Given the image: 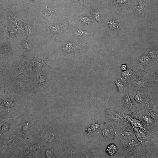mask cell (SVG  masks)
I'll return each instance as SVG.
<instances>
[{
    "instance_id": "cell-1",
    "label": "cell",
    "mask_w": 158,
    "mask_h": 158,
    "mask_svg": "<svg viewBox=\"0 0 158 158\" xmlns=\"http://www.w3.org/2000/svg\"><path fill=\"white\" fill-rule=\"evenodd\" d=\"M10 98L0 94V120L11 118L26 114L25 105L15 103Z\"/></svg>"
},
{
    "instance_id": "cell-2",
    "label": "cell",
    "mask_w": 158,
    "mask_h": 158,
    "mask_svg": "<svg viewBox=\"0 0 158 158\" xmlns=\"http://www.w3.org/2000/svg\"><path fill=\"white\" fill-rule=\"evenodd\" d=\"M39 126L35 117L26 114L23 115L18 126L16 135L22 140H30Z\"/></svg>"
},
{
    "instance_id": "cell-3",
    "label": "cell",
    "mask_w": 158,
    "mask_h": 158,
    "mask_svg": "<svg viewBox=\"0 0 158 158\" xmlns=\"http://www.w3.org/2000/svg\"><path fill=\"white\" fill-rule=\"evenodd\" d=\"M128 93L133 103L138 110L145 109L151 99L150 92L147 88L131 87Z\"/></svg>"
},
{
    "instance_id": "cell-4",
    "label": "cell",
    "mask_w": 158,
    "mask_h": 158,
    "mask_svg": "<svg viewBox=\"0 0 158 158\" xmlns=\"http://www.w3.org/2000/svg\"><path fill=\"white\" fill-rule=\"evenodd\" d=\"M23 116L0 120V139L5 142L16 134L18 126Z\"/></svg>"
},
{
    "instance_id": "cell-5",
    "label": "cell",
    "mask_w": 158,
    "mask_h": 158,
    "mask_svg": "<svg viewBox=\"0 0 158 158\" xmlns=\"http://www.w3.org/2000/svg\"><path fill=\"white\" fill-rule=\"evenodd\" d=\"M43 145L40 143L35 142L31 140L24 145L22 150L16 155L15 157L18 158L29 157Z\"/></svg>"
},
{
    "instance_id": "cell-6",
    "label": "cell",
    "mask_w": 158,
    "mask_h": 158,
    "mask_svg": "<svg viewBox=\"0 0 158 158\" xmlns=\"http://www.w3.org/2000/svg\"><path fill=\"white\" fill-rule=\"evenodd\" d=\"M119 104L122 110L127 114H135L138 111L133 103L128 91L121 95Z\"/></svg>"
},
{
    "instance_id": "cell-7",
    "label": "cell",
    "mask_w": 158,
    "mask_h": 158,
    "mask_svg": "<svg viewBox=\"0 0 158 158\" xmlns=\"http://www.w3.org/2000/svg\"><path fill=\"white\" fill-rule=\"evenodd\" d=\"M129 85L132 87L148 88L150 86L147 77L143 73H134L129 78Z\"/></svg>"
},
{
    "instance_id": "cell-8",
    "label": "cell",
    "mask_w": 158,
    "mask_h": 158,
    "mask_svg": "<svg viewBox=\"0 0 158 158\" xmlns=\"http://www.w3.org/2000/svg\"><path fill=\"white\" fill-rule=\"evenodd\" d=\"M133 136L127 139H123L121 145L122 149L127 152H133L137 153L140 151V144L136 138H134Z\"/></svg>"
},
{
    "instance_id": "cell-9",
    "label": "cell",
    "mask_w": 158,
    "mask_h": 158,
    "mask_svg": "<svg viewBox=\"0 0 158 158\" xmlns=\"http://www.w3.org/2000/svg\"><path fill=\"white\" fill-rule=\"evenodd\" d=\"M140 112L138 113L137 117L141 122L145 124L148 130L154 131L157 129V121L152 118L146 111L140 110Z\"/></svg>"
},
{
    "instance_id": "cell-10",
    "label": "cell",
    "mask_w": 158,
    "mask_h": 158,
    "mask_svg": "<svg viewBox=\"0 0 158 158\" xmlns=\"http://www.w3.org/2000/svg\"><path fill=\"white\" fill-rule=\"evenodd\" d=\"M116 86L119 94L121 95L127 91L126 83L124 81L117 79L115 81Z\"/></svg>"
},
{
    "instance_id": "cell-11",
    "label": "cell",
    "mask_w": 158,
    "mask_h": 158,
    "mask_svg": "<svg viewBox=\"0 0 158 158\" xmlns=\"http://www.w3.org/2000/svg\"><path fill=\"white\" fill-rule=\"evenodd\" d=\"M109 118L112 122L119 123L120 122H124V119L119 114L112 111H108Z\"/></svg>"
},
{
    "instance_id": "cell-12",
    "label": "cell",
    "mask_w": 158,
    "mask_h": 158,
    "mask_svg": "<svg viewBox=\"0 0 158 158\" xmlns=\"http://www.w3.org/2000/svg\"><path fill=\"white\" fill-rule=\"evenodd\" d=\"M150 58L147 56L144 55L142 56L138 61V64L140 70H143L145 66L150 62Z\"/></svg>"
},
{
    "instance_id": "cell-13",
    "label": "cell",
    "mask_w": 158,
    "mask_h": 158,
    "mask_svg": "<svg viewBox=\"0 0 158 158\" xmlns=\"http://www.w3.org/2000/svg\"><path fill=\"white\" fill-rule=\"evenodd\" d=\"M117 150V146L114 144L111 143L107 146L106 152L108 155L113 156L116 153Z\"/></svg>"
},
{
    "instance_id": "cell-14",
    "label": "cell",
    "mask_w": 158,
    "mask_h": 158,
    "mask_svg": "<svg viewBox=\"0 0 158 158\" xmlns=\"http://www.w3.org/2000/svg\"><path fill=\"white\" fill-rule=\"evenodd\" d=\"M148 82L150 83L157 86L158 84V71L157 70L151 73L147 78Z\"/></svg>"
},
{
    "instance_id": "cell-15",
    "label": "cell",
    "mask_w": 158,
    "mask_h": 158,
    "mask_svg": "<svg viewBox=\"0 0 158 158\" xmlns=\"http://www.w3.org/2000/svg\"><path fill=\"white\" fill-rule=\"evenodd\" d=\"M134 73L133 71L131 69H127L122 71L121 73V76L124 79L128 78L133 75Z\"/></svg>"
},
{
    "instance_id": "cell-16",
    "label": "cell",
    "mask_w": 158,
    "mask_h": 158,
    "mask_svg": "<svg viewBox=\"0 0 158 158\" xmlns=\"http://www.w3.org/2000/svg\"><path fill=\"white\" fill-rule=\"evenodd\" d=\"M64 50L67 51H71L74 50L75 49L74 44L71 43H68L63 47Z\"/></svg>"
},
{
    "instance_id": "cell-17",
    "label": "cell",
    "mask_w": 158,
    "mask_h": 158,
    "mask_svg": "<svg viewBox=\"0 0 158 158\" xmlns=\"http://www.w3.org/2000/svg\"><path fill=\"white\" fill-rule=\"evenodd\" d=\"M92 14L96 20L100 24V16L98 12L97 11H94L92 12Z\"/></svg>"
},
{
    "instance_id": "cell-18",
    "label": "cell",
    "mask_w": 158,
    "mask_h": 158,
    "mask_svg": "<svg viewBox=\"0 0 158 158\" xmlns=\"http://www.w3.org/2000/svg\"><path fill=\"white\" fill-rule=\"evenodd\" d=\"M75 33L76 35H79V37L78 38L76 41L81 36H84L87 34V33L86 32L83 31L81 30H76L75 32Z\"/></svg>"
},
{
    "instance_id": "cell-19",
    "label": "cell",
    "mask_w": 158,
    "mask_h": 158,
    "mask_svg": "<svg viewBox=\"0 0 158 158\" xmlns=\"http://www.w3.org/2000/svg\"><path fill=\"white\" fill-rule=\"evenodd\" d=\"M80 20L82 22L87 24H88L90 23V18L87 17H83L80 18Z\"/></svg>"
},
{
    "instance_id": "cell-20",
    "label": "cell",
    "mask_w": 158,
    "mask_h": 158,
    "mask_svg": "<svg viewBox=\"0 0 158 158\" xmlns=\"http://www.w3.org/2000/svg\"><path fill=\"white\" fill-rule=\"evenodd\" d=\"M137 11L140 13H142L144 10V6L143 5L141 4L138 5L136 7Z\"/></svg>"
},
{
    "instance_id": "cell-21",
    "label": "cell",
    "mask_w": 158,
    "mask_h": 158,
    "mask_svg": "<svg viewBox=\"0 0 158 158\" xmlns=\"http://www.w3.org/2000/svg\"><path fill=\"white\" fill-rule=\"evenodd\" d=\"M3 13L0 10V23H2L3 21Z\"/></svg>"
},
{
    "instance_id": "cell-22",
    "label": "cell",
    "mask_w": 158,
    "mask_h": 158,
    "mask_svg": "<svg viewBox=\"0 0 158 158\" xmlns=\"http://www.w3.org/2000/svg\"><path fill=\"white\" fill-rule=\"evenodd\" d=\"M121 69L123 71L126 70L127 69V66L126 64H122L121 66Z\"/></svg>"
},
{
    "instance_id": "cell-23",
    "label": "cell",
    "mask_w": 158,
    "mask_h": 158,
    "mask_svg": "<svg viewBox=\"0 0 158 158\" xmlns=\"http://www.w3.org/2000/svg\"><path fill=\"white\" fill-rule=\"evenodd\" d=\"M37 61L38 63L41 64L42 66L44 65L45 64V62H44L42 59H40L38 58L37 59Z\"/></svg>"
},
{
    "instance_id": "cell-24",
    "label": "cell",
    "mask_w": 158,
    "mask_h": 158,
    "mask_svg": "<svg viewBox=\"0 0 158 158\" xmlns=\"http://www.w3.org/2000/svg\"><path fill=\"white\" fill-rule=\"evenodd\" d=\"M3 31L0 28V41L1 40L3 35Z\"/></svg>"
},
{
    "instance_id": "cell-25",
    "label": "cell",
    "mask_w": 158,
    "mask_h": 158,
    "mask_svg": "<svg viewBox=\"0 0 158 158\" xmlns=\"http://www.w3.org/2000/svg\"><path fill=\"white\" fill-rule=\"evenodd\" d=\"M81 3H84L85 2L86 0H78Z\"/></svg>"
},
{
    "instance_id": "cell-26",
    "label": "cell",
    "mask_w": 158,
    "mask_h": 158,
    "mask_svg": "<svg viewBox=\"0 0 158 158\" xmlns=\"http://www.w3.org/2000/svg\"><path fill=\"white\" fill-rule=\"evenodd\" d=\"M118 1L119 2H124V1L125 0H118Z\"/></svg>"
}]
</instances>
